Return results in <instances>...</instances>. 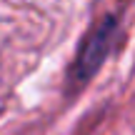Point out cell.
<instances>
[{
    "label": "cell",
    "mask_w": 135,
    "mask_h": 135,
    "mask_svg": "<svg viewBox=\"0 0 135 135\" xmlns=\"http://www.w3.org/2000/svg\"><path fill=\"white\" fill-rule=\"evenodd\" d=\"M118 33H120V23H118L115 15H105L98 25H93V30L80 43L78 58L70 68V85L73 88H83L88 80L95 78V73L103 68V63L110 55Z\"/></svg>",
    "instance_id": "1"
}]
</instances>
